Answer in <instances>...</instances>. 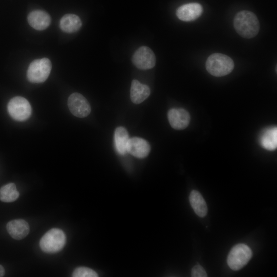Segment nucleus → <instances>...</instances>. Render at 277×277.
I'll return each instance as SVG.
<instances>
[{
  "instance_id": "f257e3e1",
  "label": "nucleus",
  "mask_w": 277,
  "mask_h": 277,
  "mask_svg": "<svg viewBox=\"0 0 277 277\" xmlns=\"http://www.w3.org/2000/svg\"><path fill=\"white\" fill-rule=\"evenodd\" d=\"M233 26L236 32L246 38L254 37L260 29L259 22L256 16L248 10L241 11L235 15Z\"/></svg>"
},
{
  "instance_id": "f03ea898",
  "label": "nucleus",
  "mask_w": 277,
  "mask_h": 277,
  "mask_svg": "<svg viewBox=\"0 0 277 277\" xmlns=\"http://www.w3.org/2000/svg\"><path fill=\"white\" fill-rule=\"evenodd\" d=\"M206 69L212 75L223 76L229 74L233 69V60L228 56L215 53L208 56L206 62Z\"/></svg>"
},
{
  "instance_id": "7ed1b4c3",
  "label": "nucleus",
  "mask_w": 277,
  "mask_h": 277,
  "mask_svg": "<svg viewBox=\"0 0 277 277\" xmlns=\"http://www.w3.org/2000/svg\"><path fill=\"white\" fill-rule=\"evenodd\" d=\"M66 242L64 232L58 228L48 230L42 237L39 245L41 250L47 253H55L61 251Z\"/></svg>"
},
{
  "instance_id": "20e7f679",
  "label": "nucleus",
  "mask_w": 277,
  "mask_h": 277,
  "mask_svg": "<svg viewBox=\"0 0 277 277\" xmlns=\"http://www.w3.org/2000/svg\"><path fill=\"white\" fill-rule=\"evenodd\" d=\"M51 67V63L47 58L35 60L28 67L27 77L31 83H43L48 77Z\"/></svg>"
},
{
  "instance_id": "39448f33",
  "label": "nucleus",
  "mask_w": 277,
  "mask_h": 277,
  "mask_svg": "<svg viewBox=\"0 0 277 277\" xmlns=\"http://www.w3.org/2000/svg\"><path fill=\"white\" fill-rule=\"evenodd\" d=\"M252 255V251L247 245L238 244L231 249L227 257V264L232 270H239L248 263Z\"/></svg>"
},
{
  "instance_id": "423d86ee",
  "label": "nucleus",
  "mask_w": 277,
  "mask_h": 277,
  "mask_svg": "<svg viewBox=\"0 0 277 277\" xmlns=\"http://www.w3.org/2000/svg\"><path fill=\"white\" fill-rule=\"evenodd\" d=\"M7 110L13 120L20 122L28 120L32 113V108L29 102L22 96L12 98L8 103Z\"/></svg>"
},
{
  "instance_id": "0eeeda50",
  "label": "nucleus",
  "mask_w": 277,
  "mask_h": 277,
  "mask_svg": "<svg viewBox=\"0 0 277 277\" xmlns=\"http://www.w3.org/2000/svg\"><path fill=\"white\" fill-rule=\"evenodd\" d=\"M68 107L73 115L80 118L87 116L91 112V107L88 101L78 93H73L69 96Z\"/></svg>"
},
{
  "instance_id": "6e6552de",
  "label": "nucleus",
  "mask_w": 277,
  "mask_h": 277,
  "mask_svg": "<svg viewBox=\"0 0 277 277\" xmlns=\"http://www.w3.org/2000/svg\"><path fill=\"white\" fill-rule=\"evenodd\" d=\"M132 62L134 65L140 69H149L155 65V56L153 52L148 47L142 46L134 53Z\"/></svg>"
},
{
  "instance_id": "1a4fd4ad",
  "label": "nucleus",
  "mask_w": 277,
  "mask_h": 277,
  "mask_svg": "<svg viewBox=\"0 0 277 277\" xmlns=\"http://www.w3.org/2000/svg\"><path fill=\"white\" fill-rule=\"evenodd\" d=\"M168 119L173 128L182 130L188 126L190 116L188 111L183 108H172L168 112Z\"/></svg>"
},
{
  "instance_id": "9d476101",
  "label": "nucleus",
  "mask_w": 277,
  "mask_h": 277,
  "mask_svg": "<svg viewBox=\"0 0 277 277\" xmlns=\"http://www.w3.org/2000/svg\"><path fill=\"white\" fill-rule=\"evenodd\" d=\"M150 149V146L148 142L138 137H133L129 138L127 146V152L140 159L147 156Z\"/></svg>"
},
{
  "instance_id": "9b49d317",
  "label": "nucleus",
  "mask_w": 277,
  "mask_h": 277,
  "mask_svg": "<svg viewBox=\"0 0 277 277\" xmlns=\"http://www.w3.org/2000/svg\"><path fill=\"white\" fill-rule=\"evenodd\" d=\"M203 12L202 6L197 3H191L179 7L176 11L177 17L181 21L190 22L199 17Z\"/></svg>"
},
{
  "instance_id": "f8f14e48",
  "label": "nucleus",
  "mask_w": 277,
  "mask_h": 277,
  "mask_svg": "<svg viewBox=\"0 0 277 277\" xmlns=\"http://www.w3.org/2000/svg\"><path fill=\"white\" fill-rule=\"evenodd\" d=\"M6 229L9 235L16 240L25 238L30 231L28 223L23 219H15L9 221L7 224Z\"/></svg>"
},
{
  "instance_id": "ddd939ff",
  "label": "nucleus",
  "mask_w": 277,
  "mask_h": 277,
  "mask_svg": "<svg viewBox=\"0 0 277 277\" xmlns=\"http://www.w3.org/2000/svg\"><path fill=\"white\" fill-rule=\"evenodd\" d=\"M29 25L37 30H43L50 24L51 17L45 11L35 10L30 12L27 17Z\"/></svg>"
},
{
  "instance_id": "4468645a",
  "label": "nucleus",
  "mask_w": 277,
  "mask_h": 277,
  "mask_svg": "<svg viewBox=\"0 0 277 277\" xmlns=\"http://www.w3.org/2000/svg\"><path fill=\"white\" fill-rule=\"evenodd\" d=\"M150 88L146 85L141 83L136 80L132 81L130 88V98L135 104L145 101L150 95Z\"/></svg>"
},
{
  "instance_id": "2eb2a0df",
  "label": "nucleus",
  "mask_w": 277,
  "mask_h": 277,
  "mask_svg": "<svg viewBox=\"0 0 277 277\" xmlns=\"http://www.w3.org/2000/svg\"><path fill=\"white\" fill-rule=\"evenodd\" d=\"M260 143L266 150L273 151L277 147V128L269 127L264 130L261 133Z\"/></svg>"
},
{
  "instance_id": "dca6fc26",
  "label": "nucleus",
  "mask_w": 277,
  "mask_h": 277,
  "mask_svg": "<svg viewBox=\"0 0 277 277\" xmlns=\"http://www.w3.org/2000/svg\"><path fill=\"white\" fill-rule=\"evenodd\" d=\"M82 25L80 18L74 14H66L60 22L61 30L66 33H73L77 31Z\"/></svg>"
},
{
  "instance_id": "f3484780",
  "label": "nucleus",
  "mask_w": 277,
  "mask_h": 277,
  "mask_svg": "<svg viewBox=\"0 0 277 277\" xmlns=\"http://www.w3.org/2000/svg\"><path fill=\"white\" fill-rule=\"evenodd\" d=\"M189 202L195 213L199 216L203 217L207 213V206L201 194L197 190L191 191L189 195Z\"/></svg>"
},
{
  "instance_id": "a211bd4d",
  "label": "nucleus",
  "mask_w": 277,
  "mask_h": 277,
  "mask_svg": "<svg viewBox=\"0 0 277 277\" xmlns=\"http://www.w3.org/2000/svg\"><path fill=\"white\" fill-rule=\"evenodd\" d=\"M114 144L117 152L121 155H125L127 152V146L129 140L126 129L123 127L116 128L114 135Z\"/></svg>"
},
{
  "instance_id": "6ab92c4d",
  "label": "nucleus",
  "mask_w": 277,
  "mask_h": 277,
  "mask_svg": "<svg viewBox=\"0 0 277 277\" xmlns=\"http://www.w3.org/2000/svg\"><path fill=\"white\" fill-rule=\"evenodd\" d=\"M19 195V192L13 183L6 184L0 188V200L3 202H13L18 199Z\"/></svg>"
},
{
  "instance_id": "aec40b11",
  "label": "nucleus",
  "mask_w": 277,
  "mask_h": 277,
  "mask_svg": "<svg viewBox=\"0 0 277 277\" xmlns=\"http://www.w3.org/2000/svg\"><path fill=\"white\" fill-rule=\"evenodd\" d=\"M72 276L73 277H97L98 274L94 270L90 268L79 267L74 269Z\"/></svg>"
},
{
  "instance_id": "412c9836",
  "label": "nucleus",
  "mask_w": 277,
  "mask_h": 277,
  "mask_svg": "<svg viewBox=\"0 0 277 277\" xmlns=\"http://www.w3.org/2000/svg\"><path fill=\"white\" fill-rule=\"evenodd\" d=\"M191 276L193 277H206L207 275L204 268L197 264L192 268Z\"/></svg>"
},
{
  "instance_id": "4be33fe9",
  "label": "nucleus",
  "mask_w": 277,
  "mask_h": 277,
  "mask_svg": "<svg viewBox=\"0 0 277 277\" xmlns=\"http://www.w3.org/2000/svg\"><path fill=\"white\" fill-rule=\"evenodd\" d=\"M5 270L3 266L0 265V277H2L5 275Z\"/></svg>"
}]
</instances>
